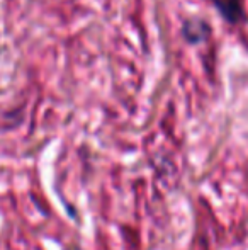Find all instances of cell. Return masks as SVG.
<instances>
[{"label":"cell","mask_w":248,"mask_h":250,"mask_svg":"<svg viewBox=\"0 0 248 250\" xmlns=\"http://www.w3.org/2000/svg\"><path fill=\"white\" fill-rule=\"evenodd\" d=\"M219 12L231 22H238L243 19V9L240 0H214Z\"/></svg>","instance_id":"obj_1"}]
</instances>
